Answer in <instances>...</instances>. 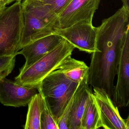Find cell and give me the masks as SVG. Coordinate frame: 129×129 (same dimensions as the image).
I'll use <instances>...</instances> for the list:
<instances>
[{
    "label": "cell",
    "mask_w": 129,
    "mask_h": 129,
    "mask_svg": "<svg viewBox=\"0 0 129 129\" xmlns=\"http://www.w3.org/2000/svg\"><path fill=\"white\" fill-rule=\"evenodd\" d=\"M101 0H72L58 15V28H66L76 24H92L93 16Z\"/></svg>",
    "instance_id": "6"
},
{
    "label": "cell",
    "mask_w": 129,
    "mask_h": 129,
    "mask_svg": "<svg viewBox=\"0 0 129 129\" xmlns=\"http://www.w3.org/2000/svg\"><path fill=\"white\" fill-rule=\"evenodd\" d=\"M102 127L99 112L93 93L90 90L81 118L80 129H97Z\"/></svg>",
    "instance_id": "14"
},
{
    "label": "cell",
    "mask_w": 129,
    "mask_h": 129,
    "mask_svg": "<svg viewBox=\"0 0 129 129\" xmlns=\"http://www.w3.org/2000/svg\"><path fill=\"white\" fill-rule=\"evenodd\" d=\"M116 75L112 100L118 108L126 107L129 103V30L123 40Z\"/></svg>",
    "instance_id": "7"
},
{
    "label": "cell",
    "mask_w": 129,
    "mask_h": 129,
    "mask_svg": "<svg viewBox=\"0 0 129 129\" xmlns=\"http://www.w3.org/2000/svg\"><path fill=\"white\" fill-rule=\"evenodd\" d=\"M4 1V3L6 4V5H9L11 3L14 1H15L16 0H3Z\"/></svg>",
    "instance_id": "22"
},
{
    "label": "cell",
    "mask_w": 129,
    "mask_h": 129,
    "mask_svg": "<svg viewBox=\"0 0 129 129\" xmlns=\"http://www.w3.org/2000/svg\"><path fill=\"white\" fill-rule=\"evenodd\" d=\"M23 1V0H16V1Z\"/></svg>",
    "instance_id": "23"
},
{
    "label": "cell",
    "mask_w": 129,
    "mask_h": 129,
    "mask_svg": "<svg viewBox=\"0 0 129 129\" xmlns=\"http://www.w3.org/2000/svg\"><path fill=\"white\" fill-rule=\"evenodd\" d=\"M72 0H42V1L50 7L57 15L61 12Z\"/></svg>",
    "instance_id": "18"
},
{
    "label": "cell",
    "mask_w": 129,
    "mask_h": 129,
    "mask_svg": "<svg viewBox=\"0 0 129 129\" xmlns=\"http://www.w3.org/2000/svg\"><path fill=\"white\" fill-rule=\"evenodd\" d=\"M38 1H42V0H38Z\"/></svg>",
    "instance_id": "24"
},
{
    "label": "cell",
    "mask_w": 129,
    "mask_h": 129,
    "mask_svg": "<svg viewBox=\"0 0 129 129\" xmlns=\"http://www.w3.org/2000/svg\"><path fill=\"white\" fill-rule=\"evenodd\" d=\"M93 95L98 106L102 127L105 129H129V117L123 119L111 96L102 88H93Z\"/></svg>",
    "instance_id": "9"
},
{
    "label": "cell",
    "mask_w": 129,
    "mask_h": 129,
    "mask_svg": "<svg viewBox=\"0 0 129 129\" xmlns=\"http://www.w3.org/2000/svg\"><path fill=\"white\" fill-rule=\"evenodd\" d=\"M37 89L21 86L6 78L0 81V102L6 106H26Z\"/></svg>",
    "instance_id": "10"
},
{
    "label": "cell",
    "mask_w": 129,
    "mask_h": 129,
    "mask_svg": "<svg viewBox=\"0 0 129 129\" xmlns=\"http://www.w3.org/2000/svg\"><path fill=\"white\" fill-rule=\"evenodd\" d=\"M96 29V51L91 55L88 83L103 89L111 97L123 40L129 30V10L123 6Z\"/></svg>",
    "instance_id": "1"
},
{
    "label": "cell",
    "mask_w": 129,
    "mask_h": 129,
    "mask_svg": "<svg viewBox=\"0 0 129 129\" xmlns=\"http://www.w3.org/2000/svg\"><path fill=\"white\" fill-rule=\"evenodd\" d=\"M123 4V6L126 9L129 10V0H121Z\"/></svg>",
    "instance_id": "20"
},
{
    "label": "cell",
    "mask_w": 129,
    "mask_h": 129,
    "mask_svg": "<svg viewBox=\"0 0 129 129\" xmlns=\"http://www.w3.org/2000/svg\"><path fill=\"white\" fill-rule=\"evenodd\" d=\"M41 95L43 100L44 108L41 115V129H58L57 122L53 117L47 101L43 96Z\"/></svg>",
    "instance_id": "16"
},
{
    "label": "cell",
    "mask_w": 129,
    "mask_h": 129,
    "mask_svg": "<svg viewBox=\"0 0 129 129\" xmlns=\"http://www.w3.org/2000/svg\"><path fill=\"white\" fill-rule=\"evenodd\" d=\"M58 69L69 80L77 83L88 81L89 67L82 61L67 57Z\"/></svg>",
    "instance_id": "13"
},
{
    "label": "cell",
    "mask_w": 129,
    "mask_h": 129,
    "mask_svg": "<svg viewBox=\"0 0 129 129\" xmlns=\"http://www.w3.org/2000/svg\"><path fill=\"white\" fill-rule=\"evenodd\" d=\"M80 83L69 80L58 69L52 72L42 80L37 89L47 101L56 122L77 91Z\"/></svg>",
    "instance_id": "4"
},
{
    "label": "cell",
    "mask_w": 129,
    "mask_h": 129,
    "mask_svg": "<svg viewBox=\"0 0 129 129\" xmlns=\"http://www.w3.org/2000/svg\"><path fill=\"white\" fill-rule=\"evenodd\" d=\"M28 110L25 129H41L40 118L44 108L43 97L40 93L34 96L28 104Z\"/></svg>",
    "instance_id": "15"
},
{
    "label": "cell",
    "mask_w": 129,
    "mask_h": 129,
    "mask_svg": "<svg viewBox=\"0 0 129 129\" xmlns=\"http://www.w3.org/2000/svg\"><path fill=\"white\" fill-rule=\"evenodd\" d=\"M88 81L80 83L73 100L68 122V129H80L81 118L91 90Z\"/></svg>",
    "instance_id": "12"
},
{
    "label": "cell",
    "mask_w": 129,
    "mask_h": 129,
    "mask_svg": "<svg viewBox=\"0 0 129 129\" xmlns=\"http://www.w3.org/2000/svg\"><path fill=\"white\" fill-rule=\"evenodd\" d=\"M63 38L56 34L42 38L24 47L17 55H23L26 59L25 64L20 69L24 71L30 66L55 48Z\"/></svg>",
    "instance_id": "11"
},
{
    "label": "cell",
    "mask_w": 129,
    "mask_h": 129,
    "mask_svg": "<svg viewBox=\"0 0 129 129\" xmlns=\"http://www.w3.org/2000/svg\"><path fill=\"white\" fill-rule=\"evenodd\" d=\"M6 5L4 1L3 0H0V11L6 7Z\"/></svg>",
    "instance_id": "21"
},
{
    "label": "cell",
    "mask_w": 129,
    "mask_h": 129,
    "mask_svg": "<svg viewBox=\"0 0 129 129\" xmlns=\"http://www.w3.org/2000/svg\"><path fill=\"white\" fill-rule=\"evenodd\" d=\"M23 27L21 49L38 39L55 34L58 15L47 4L38 0L22 2Z\"/></svg>",
    "instance_id": "2"
},
{
    "label": "cell",
    "mask_w": 129,
    "mask_h": 129,
    "mask_svg": "<svg viewBox=\"0 0 129 129\" xmlns=\"http://www.w3.org/2000/svg\"><path fill=\"white\" fill-rule=\"evenodd\" d=\"M23 27L22 1H16L0 11V57L18 55Z\"/></svg>",
    "instance_id": "5"
},
{
    "label": "cell",
    "mask_w": 129,
    "mask_h": 129,
    "mask_svg": "<svg viewBox=\"0 0 129 129\" xmlns=\"http://www.w3.org/2000/svg\"><path fill=\"white\" fill-rule=\"evenodd\" d=\"M75 93L71 99V100L66 106L61 116L57 121L58 129H68V120L70 114L71 108L73 103V100H74Z\"/></svg>",
    "instance_id": "19"
},
{
    "label": "cell",
    "mask_w": 129,
    "mask_h": 129,
    "mask_svg": "<svg viewBox=\"0 0 129 129\" xmlns=\"http://www.w3.org/2000/svg\"><path fill=\"white\" fill-rule=\"evenodd\" d=\"M75 47L63 38L52 50L15 78L21 86L37 89L42 80L52 72L58 69L62 62L72 55Z\"/></svg>",
    "instance_id": "3"
},
{
    "label": "cell",
    "mask_w": 129,
    "mask_h": 129,
    "mask_svg": "<svg viewBox=\"0 0 129 129\" xmlns=\"http://www.w3.org/2000/svg\"><path fill=\"white\" fill-rule=\"evenodd\" d=\"M16 56L0 57V81L6 77L15 68Z\"/></svg>",
    "instance_id": "17"
},
{
    "label": "cell",
    "mask_w": 129,
    "mask_h": 129,
    "mask_svg": "<svg viewBox=\"0 0 129 129\" xmlns=\"http://www.w3.org/2000/svg\"><path fill=\"white\" fill-rule=\"evenodd\" d=\"M55 32L80 51L89 54L96 51V29L92 24H76L66 28H56Z\"/></svg>",
    "instance_id": "8"
}]
</instances>
